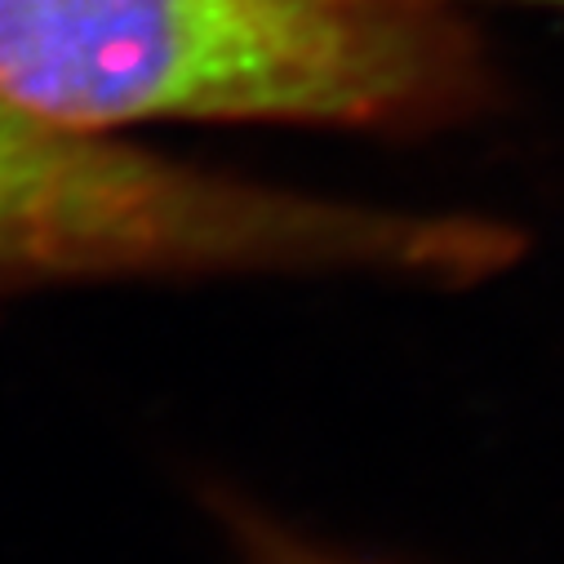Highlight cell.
Returning a JSON list of instances; mask_svg holds the SVG:
<instances>
[{"mask_svg": "<svg viewBox=\"0 0 564 564\" xmlns=\"http://www.w3.org/2000/svg\"><path fill=\"white\" fill-rule=\"evenodd\" d=\"M467 80L471 41L441 0H0V98L85 133L395 124Z\"/></svg>", "mask_w": 564, "mask_h": 564, "instance_id": "6da1fadb", "label": "cell"}, {"mask_svg": "<svg viewBox=\"0 0 564 564\" xmlns=\"http://www.w3.org/2000/svg\"><path fill=\"white\" fill-rule=\"evenodd\" d=\"M511 231L183 165L0 98V290L200 275H480Z\"/></svg>", "mask_w": 564, "mask_h": 564, "instance_id": "7a4b0ae2", "label": "cell"}, {"mask_svg": "<svg viewBox=\"0 0 564 564\" xmlns=\"http://www.w3.org/2000/svg\"><path fill=\"white\" fill-rule=\"evenodd\" d=\"M218 524L227 533L236 564H378V560L351 555L316 533H303L290 520H280L275 511L231 498V494L218 502Z\"/></svg>", "mask_w": 564, "mask_h": 564, "instance_id": "3957f363", "label": "cell"}]
</instances>
